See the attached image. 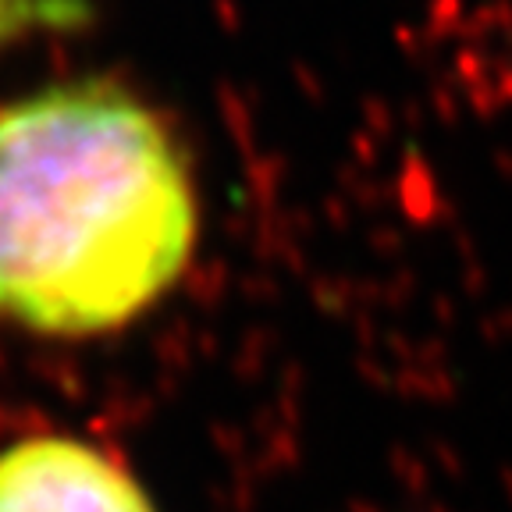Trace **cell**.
Instances as JSON below:
<instances>
[{"label": "cell", "mask_w": 512, "mask_h": 512, "mask_svg": "<svg viewBox=\"0 0 512 512\" xmlns=\"http://www.w3.org/2000/svg\"><path fill=\"white\" fill-rule=\"evenodd\" d=\"M200 192L185 146L107 75L47 82L0 107V320L100 338L189 271Z\"/></svg>", "instance_id": "6da1fadb"}, {"label": "cell", "mask_w": 512, "mask_h": 512, "mask_svg": "<svg viewBox=\"0 0 512 512\" xmlns=\"http://www.w3.org/2000/svg\"><path fill=\"white\" fill-rule=\"evenodd\" d=\"M0 512H157L139 477L96 441L36 431L0 448Z\"/></svg>", "instance_id": "7a4b0ae2"}, {"label": "cell", "mask_w": 512, "mask_h": 512, "mask_svg": "<svg viewBox=\"0 0 512 512\" xmlns=\"http://www.w3.org/2000/svg\"><path fill=\"white\" fill-rule=\"evenodd\" d=\"M89 18V0H0V50L40 32H79Z\"/></svg>", "instance_id": "3957f363"}]
</instances>
